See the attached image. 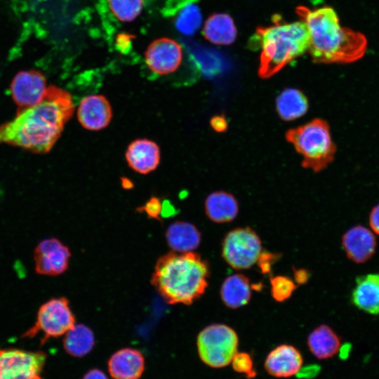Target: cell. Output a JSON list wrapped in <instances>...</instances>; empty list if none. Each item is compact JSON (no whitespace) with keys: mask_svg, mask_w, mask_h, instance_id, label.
Segmentation results:
<instances>
[{"mask_svg":"<svg viewBox=\"0 0 379 379\" xmlns=\"http://www.w3.org/2000/svg\"><path fill=\"white\" fill-rule=\"evenodd\" d=\"M369 224L373 232L379 235V204L372 209L370 213Z\"/></svg>","mask_w":379,"mask_h":379,"instance_id":"cell-31","label":"cell"},{"mask_svg":"<svg viewBox=\"0 0 379 379\" xmlns=\"http://www.w3.org/2000/svg\"><path fill=\"white\" fill-rule=\"evenodd\" d=\"M261 241L250 227L234 229L227 234L222 241V255L226 262L236 270L252 267L261 254Z\"/></svg>","mask_w":379,"mask_h":379,"instance_id":"cell-8","label":"cell"},{"mask_svg":"<svg viewBox=\"0 0 379 379\" xmlns=\"http://www.w3.org/2000/svg\"><path fill=\"white\" fill-rule=\"evenodd\" d=\"M83 379H108L106 375L100 369L93 368L88 371Z\"/></svg>","mask_w":379,"mask_h":379,"instance_id":"cell-34","label":"cell"},{"mask_svg":"<svg viewBox=\"0 0 379 379\" xmlns=\"http://www.w3.org/2000/svg\"><path fill=\"white\" fill-rule=\"evenodd\" d=\"M174 24L179 32L185 35H193L200 28L202 15L199 8L194 3L181 8L175 13Z\"/></svg>","mask_w":379,"mask_h":379,"instance_id":"cell-26","label":"cell"},{"mask_svg":"<svg viewBox=\"0 0 379 379\" xmlns=\"http://www.w3.org/2000/svg\"><path fill=\"white\" fill-rule=\"evenodd\" d=\"M183 58L181 45L168 37L154 40L145 52L147 67L154 73L166 75L175 72Z\"/></svg>","mask_w":379,"mask_h":379,"instance_id":"cell-10","label":"cell"},{"mask_svg":"<svg viewBox=\"0 0 379 379\" xmlns=\"http://www.w3.org/2000/svg\"><path fill=\"white\" fill-rule=\"evenodd\" d=\"M70 257L68 247L58 239H44L34 251L35 271L42 275H60L67 270Z\"/></svg>","mask_w":379,"mask_h":379,"instance_id":"cell-11","label":"cell"},{"mask_svg":"<svg viewBox=\"0 0 379 379\" xmlns=\"http://www.w3.org/2000/svg\"><path fill=\"white\" fill-rule=\"evenodd\" d=\"M342 245L348 258L356 263H363L374 254L376 240L368 229L357 225L344 234Z\"/></svg>","mask_w":379,"mask_h":379,"instance_id":"cell-15","label":"cell"},{"mask_svg":"<svg viewBox=\"0 0 379 379\" xmlns=\"http://www.w3.org/2000/svg\"><path fill=\"white\" fill-rule=\"evenodd\" d=\"M137 211L145 213L150 218L159 220L163 204L158 197H152L143 206L138 208Z\"/></svg>","mask_w":379,"mask_h":379,"instance_id":"cell-30","label":"cell"},{"mask_svg":"<svg viewBox=\"0 0 379 379\" xmlns=\"http://www.w3.org/2000/svg\"><path fill=\"white\" fill-rule=\"evenodd\" d=\"M95 337L90 328L84 324H74L65 334L63 347L66 352L75 357L88 354L93 348Z\"/></svg>","mask_w":379,"mask_h":379,"instance_id":"cell-25","label":"cell"},{"mask_svg":"<svg viewBox=\"0 0 379 379\" xmlns=\"http://www.w3.org/2000/svg\"><path fill=\"white\" fill-rule=\"evenodd\" d=\"M294 276L296 281L300 284L305 283L308 279V273L303 270L295 271Z\"/></svg>","mask_w":379,"mask_h":379,"instance_id":"cell-35","label":"cell"},{"mask_svg":"<svg viewBox=\"0 0 379 379\" xmlns=\"http://www.w3.org/2000/svg\"><path fill=\"white\" fill-rule=\"evenodd\" d=\"M307 346L311 353L319 359H327L337 354L340 340L327 325H320L308 335Z\"/></svg>","mask_w":379,"mask_h":379,"instance_id":"cell-22","label":"cell"},{"mask_svg":"<svg viewBox=\"0 0 379 379\" xmlns=\"http://www.w3.org/2000/svg\"><path fill=\"white\" fill-rule=\"evenodd\" d=\"M308 107V100L304 93L293 88L284 90L276 99L277 112L285 121L301 117L307 112Z\"/></svg>","mask_w":379,"mask_h":379,"instance_id":"cell-24","label":"cell"},{"mask_svg":"<svg viewBox=\"0 0 379 379\" xmlns=\"http://www.w3.org/2000/svg\"><path fill=\"white\" fill-rule=\"evenodd\" d=\"M286 140L293 144L302 157V165L319 172L331 163L336 147L333 143L328 123L321 119L288 130Z\"/></svg>","mask_w":379,"mask_h":379,"instance_id":"cell-5","label":"cell"},{"mask_svg":"<svg viewBox=\"0 0 379 379\" xmlns=\"http://www.w3.org/2000/svg\"><path fill=\"white\" fill-rule=\"evenodd\" d=\"M46 88L44 75L35 69L18 72L10 86L12 98L18 108H27L39 103Z\"/></svg>","mask_w":379,"mask_h":379,"instance_id":"cell-12","label":"cell"},{"mask_svg":"<svg viewBox=\"0 0 379 379\" xmlns=\"http://www.w3.org/2000/svg\"><path fill=\"white\" fill-rule=\"evenodd\" d=\"M295 12L309 32L310 54L314 62L349 63L366 53L365 36L340 26L335 10L328 6L311 9L300 6Z\"/></svg>","mask_w":379,"mask_h":379,"instance_id":"cell-2","label":"cell"},{"mask_svg":"<svg viewBox=\"0 0 379 379\" xmlns=\"http://www.w3.org/2000/svg\"><path fill=\"white\" fill-rule=\"evenodd\" d=\"M74 324L75 317L68 300L63 297L52 298L40 307L35 324L22 336L32 338L41 332V343L44 345L50 338L65 335Z\"/></svg>","mask_w":379,"mask_h":379,"instance_id":"cell-7","label":"cell"},{"mask_svg":"<svg viewBox=\"0 0 379 379\" xmlns=\"http://www.w3.org/2000/svg\"><path fill=\"white\" fill-rule=\"evenodd\" d=\"M220 294L222 302L229 308L237 309L246 305L251 297L248 279L241 274L227 277L221 286Z\"/></svg>","mask_w":379,"mask_h":379,"instance_id":"cell-23","label":"cell"},{"mask_svg":"<svg viewBox=\"0 0 379 379\" xmlns=\"http://www.w3.org/2000/svg\"><path fill=\"white\" fill-rule=\"evenodd\" d=\"M274 24L260 27L251 39L253 48H260L258 75L267 79L308 50L309 32L305 23L283 22L280 16L273 18Z\"/></svg>","mask_w":379,"mask_h":379,"instance_id":"cell-4","label":"cell"},{"mask_svg":"<svg viewBox=\"0 0 379 379\" xmlns=\"http://www.w3.org/2000/svg\"><path fill=\"white\" fill-rule=\"evenodd\" d=\"M271 293L278 302H283L291 297L296 286L293 281L285 276H277L271 279Z\"/></svg>","mask_w":379,"mask_h":379,"instance_id":"cell-28","label":"cell"},{"mask_svg":"<svg viewBox=\"0 0 379 379\" xmlns=\"http://www.w3.org/2000/svg\"><path fill=\"white\" fill-rule=\"evenodd\" d=\"M121 185L123 186L124 188L128 190L133 187V184L128 178H124L121 180Z\"/></svg>","mask_w":379,"mask_h":379,"instance_id":"cell-36","label":"cell"},{"mask_svg":"<svg viewBox=\"0 0 379 379\" xmlns=\"http://www.w3.org/2000/svg\"><path fill=\"white\" fill-rule=\"evenodd\" d=\"M303 359L300 351L293 345L283 344L273 349L266 357L264 368L275 378H289L301 369Z\"/></svg>","mask_w":379,"mask_h":379,"instance_id":"cell-13","label":"cell"},{"mask_svg":"<svg viewBox=\"0 0 379 379\" xmlns=\"http://www.w3.org/2000/svg\"><path fill=\"white\" fill-rule=\"evenodd\" d=\"M203 36L216 45H230L237 36V29L232 18L226 13L211 15L205 22Z\"/></svg>","mask_w":379,"mask_h":379,"instance_id":"cell-21","label":"cell"},{"mask_svg":"<svg viewBox=\"0 0 379 379\" xmlns=\"http://www.w3.org/2000/svg\"><path fill=\"white\" fill-rule=\"evenodd\" d=\"M133 38V37L130 34H119L117 38V45L118 46V48H120L121 51H124L126 48H129V45L131 44Z\"/></svg>","mask_w":379,"mask_h":379,"instance_id":"cell-32","label":"cell"},{"mask_svg":"<svg viewBox=\"0 0 379 379\" xmlns=\"http://www.w3.org/2000/svg\"><path fill=\"white\" fill-rule=\"evenodd\" d=\"M46 360L42 351L0 350V379H42Z\"/></svg>","mask_w":379,"mask_h":379,"instance_id":"cell-9","label":"cell"},{"mask_svg":"<svg viewBox=\"0 0 379 379\" xmlns=\"http://www.w3.org/2000/svg\"><path fill=\"white\" fill-rule=\"evenodd\" d=\"M74 109L68 92L55 86H48L39 103L18 108L13 119L0 125V144L20 147L34 153H46L60 138Z\"/></svg>","mask_w":379,"mask_h":379,"instance_id":"cell-1","label":"cell"},{"mask_svg":"<svg viewBox=\"0 0 379 379\" xmlns=\"http://www.w3.org/2000/svg\"><path fill=\"white\" fill-rule=\"evenodd\" d=\"M211 125L217 131H223L227 127V122L224 117L216 116L211 119Z\"/></svg>","mask_w":379,"mask_h":379,"instance_id":"cell-33","label":"cell"},{"mask_svg":"<svg viewBox=\"0 0 379 379\" xmlns=\"http://www.w3.org/2000/svg\"><path fill=\"white\" fill-rule=\"evenodd\" d=\"M112 117L111 105L103 95H88L79 103L77 117L81 125L86 129H102L109 124Z\"/></svg>","mask_w":379,"mask_h":379,"instance_id":"cell-14","label":"cell"},{"mask_svg":"<svg viewBox=\"0 0 379 379\" xmlns=\"http://www.w3.org/2000/svg\"><path fill=\"white\" fill-rule=\"evenodd\" d=\"M112 15L121 22L133 21L141 13L143 0H107Z\"/></svg>","mask_w":379,"mask_h":379,"instance_id":"cell-27","label":"cell"},{"mask_svg":"<svg viewBox=\"0 0 379 379\" xmlns=\"http://www.w3.org/2000/svg\"><path fill=\"white\" fill-rule=\"evenodd\" d=\"M205 211L208 218L213 222H228L237 217L239 206L233 195L223 191H217L207 197Z\"/></svg>","mask_w":379,"mask_h":379,"instance_id":"cell-20","label":"cell"},{"mask_svg":"<svg viewBox=\"0 0 379 379\" xmlns=\"http://www.w3.org/2000/svg\"><path fill=\"white\" fill-rule=\"evenodd\" d=\"M230 364L236 372L245 374L248 378H253L256 375V372L253 368V359L247 352H237Z\"/></svg>","mask_w":379,"mask_h":379,"instance_id":"cell-29","label":"cell"},{"mask_svg":"<svg viewBox=\"0 0 379 379\" xmlns=\"http://www.w3.org/2000/svg\"><path fill=\"white\" fill-rule=\"evenodd\" d=\"M126 159L128 166L137 173L147 174L158 166L160 149L158 145L148 139H138L130 143Z\"/></svg>","mask_w":379,"mask_h":379,"instance_id":"cell-17","label":"cell"},{"mask_svg":"<svg viewBox=\"0 0 379 379\" xmlns=\"http://www.w3.org/2000/svg\"><path fill=\"white\" fill-rule=\"evenodd\" d=\"M239 338L235 331L221 324L209 325L197 336V345L201 360L207 366L219 368L228 366L238 352Z\"/></svg>","mask_w":379,"mask_h":379,"instance_id":"cell-6","label":"cell"},{"mask_svg":"<svg viewBox=\"0 0 379 379\" xmlns=\"http://www.w3.org/2000/svg\"><path fill=\"white\" fill-rule=\"evenodd\" d=\"M208 276L199 255L173 251L157 260L151 281L167 303L190 305L205 292Z\"/></svg>","mask_w":379,"mask_h":379,"instance_id":"cell-3","label":"cell"},{"mask_svg":"<svg viewBox=\"0 0 379 379\" xmlns=\"http://www.w3.org/2000/svg\"><path fill=\"white\" fill-rule=\"evenodd\" d=\"M351 298L359 310L379 314V273L358 277Z\"/></svg>","mask_w":379,"mask_h":379,"instance_id":"cell-18","label":"cell"},{"mask_svg":"<svg viewBox=\"0 0 379 379\" xmlns=\"http://www.w3.org/2000/svg\"><path fill=\"white\" fill-rule=\"evenodd\" d=\"M107 366L114 379H139L145 369V358L138 350L123 348L110 357Z\"/></svg>","mask_w":379,"mask_h":379,"instance_id":"cell-16","label":"cell"},{"mask_svg":"<svg viewBox=\"0 0 379 379\" xmlns=\"http://www.w3.org/2000/svg\"><path fill=\"white\" fill-rule=\"evenodd\" d=\"M168 246L173 251L190 252L196 249L201 242V234L192 224L177 221L170 225L166 232Z\"/></svg>","mask_w":379,"mask_h":379,"instance_id":"cell-19","label":"cell"}]
</instances>
